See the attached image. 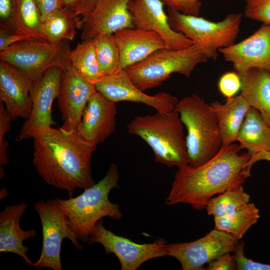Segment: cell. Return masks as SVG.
Here are the masks:
<instances>
[{"mask_svg":"<svg viewBox=\"0 0 270 270\" xmlns=\"http://www.w3.org/2000/svg\"><path fill=\"white\" fill-rule=\"evenodd\" d=\"M80 18L66 6L56 11L43 21V32L47 41L58 43L72 40L80 29Z\"/></svg>","mask_w":270,"mask_h":270,"instance_id":"obj_26","label":"cell"},{"mask_svg":"<svg viewBox=\"0 0 270 270\" xmlns=\"http://www.w3.org/2000/svg\"><path fill=\"white\" fill-rule=\"evenodd\" d=\"M237 270H270V264L254 262L247 258L244 254V243L240 242L234 252Z\"/></svg>","mask_w":270,"mask_h":270,"instance_id":"obj_34","label":"cell"},{"mask_svg":"<svg viewBox=\"0 0 270 270\" xmlns=\"http://www.w3.org/2000/svg\"><path fill=\"white\" fill-rule=\"evenodd\" d=\"M64 6L74 12L80 19L85 13L86 0H62Z\"/></svg>","mask_w":270,"mask_h":270,"instance_id":"obj_40","label":"cell"},{"mask_svg":"<svg viewBox=\"0 0 270 270\" xmlns=\"http://www.w3.org/2000/svg\"><path fill=\"white\" fill-rule=\"evenodd\" d=\"M237 142L251 157L262 152H270V126L259 112L250 106L240 128Z\"/></svg>","mask_w":270,"mask_h":270,"instance_id":"obj_24","label":"cell"},{"mask_svg":"<svg viewBox=\"0 0 270 270\" xmlns=\"http://www.w3.org/2000/svg\"><path fill=\"white\" fill-rule=\"evenodd\" d=\"M32 84L18 70L0 61V100L6 105L12 121L28 120L32 110L30 90Z\"/></svg>","mask_w":270,"mask_h":270,"instance_id":"obj_19","label":"cell"},{"mask_svg":"<svg viewBox=\"0 0 270 270\" xmlns=\"http://www.w3.org/2000/svg\"><path fill=\"white\" fill-rule=\"evenodd\" d=\"M119 178L118 166L112 164L102 179L84 188L80 194L66 200L56 198L68 218L70 230L78 240L86 242L96 224L102 218L116 220L122 218L119 206L111 202L108 197L112 188L119 187Z\"/></svg>","mask_w":270,"mask_h":270,"instance_id":"obj_3","label":"cell"},{"mask_svg":"<svg viewBox=\"0 0 270 270\" xmlns=\"http://www.w3.org/2000/svg\"><path fill=\"white\" fill-rule=\"evenodd\" d=\"M250 198V196L244 190L242 184H240L212 197L206 208L208 215L214 218L220 217L248 204Z\"/></svg>","mask_w":270,"mask_h":270,"instance_id":"obj_29","label":"cell"},{"mask_svg":"<svg viewBox=\"0 0 270 270\" xmlns=\"http://www.w3.org/2000/svg\"><path fill=\"white\" fill-rule=\"evenodd\" d=\"M28 206L22 202L5 208L0 213V252H11L20 256L28 264L32 265L28 258V247L23 242L36 236L34 230H24L20 225V218Z\"/></svg>","mask_w":270,"mask_h":270,"instance_id":"obj_21","label":"cell"},{"mask_svg":"<svg viewBox=\"0 0 270 270\" xmlns=\"http://www.w3.org/2000/svg\"><path fill=\"white\" fill-rule=\"evenodd\" d=\"M174 110L186 130L188 164L200 166L216 156L222 146L216 118L210 104L195 94L178 100Z\"/></svg>","mask_w":270,"mask_h":270,"instance_id":"obj_5","label":"cell"},{"mask_svg":"<svg viewBox=\"0 0 270 270\" xmlns=\"http://www.w3.org/2000/svg\"><path fill=\"white\" fill-rule=\"evenodd\" d=\"M208 60L192 45L178 50H158L124 70L134 85L144 92L161 85L174 73L189 78L198 64Z\"/></svg>","mask_w":270,"mask_h":270,"instance_id":"obj_7","label":"cell"},{"mask_svg":"<svg viewBox=\"0 0 270 270\" xmlns=\"http://www.w3.org/2000/svg\"><path fill=\"white\" fill-rule=\"evenodd\" d=\"M99 0H86L84 15L80 20V28L83 22L87 19Z\"/></svg>","mask_w":270,"mask_h":270,"instance_id":"obj_42","label":"cell"},{"mask_svg":"<svg viewBox=\"0 0 270 270\" xmlns=\"http://www.w3.org/2000/svg\"><path fill=\"white\" fill-rule=\"evenodd\" d=\"M44 21L48 16L65 6L62 0H34Z\"/></svg>","mask_w":270,"mask_h":270,"instance_id":"obj_37","label":"cell"},{"mask_svg":"<svg viewBox=\"0 0 270 270\" xmlns=\"http://www.w3.org/2000/svg\"><path fill=\"white\" fill-rule=\"evenodd\" d=\"M32 38L28 36L10 33L0 28V52L6 50L14 44Z\"/></svg>","mask_w":270,"mask_h":270,"instance_id":"obj_38","label":"cell"},{"mask_svg":"<svg viewBox=\"0 0 270 270\" xmlns=\"http://www.w3.org/2000/svg\"><path fill=\"white\" fill-rule=\"evenodd\" d=\"M168 11L171 28L192 40V45L208 59L214 60L219 49L235 43L242 16L240 13L230 14L220 21L212 22L170 8Z\"/></svg>","mask_w":270,"mask_h":270,"instance_id":"obj_6","label":"cell"},{"mask_svg":"<svg viewBox=\"0 0 270 270\" xmlns=\"http://www.w3.org/2000/svg\"><path fill=\"white\" fill-rule=\"evenodd\" d=\"M184 126L175 110L136 116L127 124L130 134L140 136L150 147L156 162L178 168L188 164Z\"/></svg>","mask_w":270,"mask_h":270,"instance_id":"obj_4","label":"cell"},{"mask_svg":"<svg viewBox=\"0 0 270 270\" xmlns=\"http://www.w3.org/2000/svg\"><path fill=\"white\" fill-rule=\"evenodd\" d=\"M68 40L58 43L32 38L14 44L0 52V60L20 72L32 84L52 67L70 65Z\"/></svg>","mask_w":270,"mask_h":270,"instance_id":"obj_8","label":"cell"},{"mask_svg":"<svg viewBox=\"0 0 270 270\" xmlns=\"http://www.w3.org/2000/svg\"><path fill=\"white\" fill-rule=\"evenodd\" d=\"M96 92L95 84L83 78L71 64L63 70L56 98L64 121L62 129L76 130L90 98Z\"/></svg>","mask_w":270,"mask_h":270,"instance_id":"obj_14","label":"cell"},{"mask_svg":"<svg viewBox=\"0 0 270 270\" xmlns=\"http://www.w3.org/2000/svg\"><path fill=\"white\" fill-rule=\"evenodd\" d=\"M241 86L240 76L236 72H228L224 74L218 82L219 91L226 99L234 96L241 89Z\"/></svg>","mask_w":270,"mask_h":270,"instance_id":"obj_32","label":"cell"},{"mask_svg":"<svg viewBox=\"0 0 270 270\" xmlns=\"http://www.w3.org/2000/svg\"><path fill=\"white\" fill-rule=\"evenodd\" d=\"M241 150L238 144L233 143L222 146L216 156L200 166L188 164L178 168L166 204L184 203L202 210L216 195L242 184L248 178L244 168L250 156Z\"/></svg>","mask_w":270,"mask_h":270,"instance_id":"obj_2","label":"cell"},{"mask_svg":"<svg viewBox=\"0 0 270 270\" xmlns=\"http://www.w3.org/2000/svg\"><path fill=\"white\" fill-rule=\"evenodd\" d=\"M16 6V0H0V27L6 26L12 18Z\"/></svg>","mask_w":270,"mask_h":270,"instance_id":"obj_39","label":"cell"},{"mask_svg":"<svg viewBox=\"0 0 270 270\" xmlns=\"http://www.w3.org/2000/svg\"><path fill=\"white\" fill-rule=\"evenodd\" d=\"M241 94L270 126V72L252 68L240 76Z\"/></svg>","mask_w":270,"mask_h":270,"instance_id":"obj_23","label":"cell"},{"mask_svg":"<svg viewBox=\"0 0 270 270\" xmlns=\"http://www.w3.org/2000/svg\"><path fill=\"white\" fill-rule=\"evenodd\" d=\"M164 5L160 0H129L128 8L134 27L157 33L170 50H182L192 46V40L171 28Z\"/></svg>","mask_w":270,"mask_h":270,"instance_id":"obj_15","label":"cell"},{"mask_svg":"<svg viewBox=\"0 0 270 270\" xmlns=\"http://www.w3.org/2000/svg\"><path fill=\"white\" fill-rule=\"evenodd\" d=\"M10 118L8 116L4 104H0V164L4 166L8 163L7 148L9 144L4 140V134L10 130L11 127Z\"/></svg>","mask_w":270,"mask_h":270,"instance_id":"obj_33","label":"cell"},{"mask_svg":"<svg viewBox=\"0 0 270 270\" xmlns=\"http://www.w3.org/2000/svg\"><path fill=\"white\" fill-rule=\"evenodd\" d=\"M71 66L85 79L94 84L104 76L92 40H85L70 50Z\"/></svg>","mask_w":270,"mask_h":270,"instance_id":"obj_28","label":"cell"},{"mask_svg":"<svg viewBox=\"0 0 270 270\" xmlns=\"http://www.w3.org/2000/svg\"><path fill=\"white\" fill-rule=\"evenodd\" d=\"M34 206L42 224V246L40 258L32 266L38 270H62L60 252L63 240L69 238L79 250L83 247L70 230L68 218L56 198L37 202Z\"/></svg>","mask_w":270,"mask_h":270,"instance_id":"obj_9","label":"cell"},{"mask_svg":"<svg viewBox=\"0 0 270 270\" xmlns=\"http://www.w3.org/2000/svg\"><path fill=\"white\" fill-rule=\"evenodd\" d=\"M94 84L97 91L116 104L121 101L144 104L160 112L172 111L178 100L175 96L166 92L152 96L144 93L134 85L124 70L106 76Z\"/></svg>","mask_w":270,"mask_h":270,"instance_id":"obj_13","label":"cell"},{"mask_svg":"<svg viewBox=\"0 0 270 270\" xmlns=\"http://www.w3.org/2000/svg\"><path fill=\"white\" fill-rule=\"evenodd\" d=\"M246 16L250 19L270 24V0H246Z\"/></svg>","mask_w":270,"mask_h":270,"instance_id":"obj_31","label":"cell"},{"mask_svg":"<svg viewBox=\"0 0 270 270\" xmlns=\"http://www.w3.org/2000/svg\"><path fill=\"white\" fill-rule=\"evenodd\" d=\"M0 28L10 33L47 41L43 32V21L34 0H16L13 17Z\"/></svg>","mask_w":270,"mask_h":270,"instance_id":"obj_25","label":"cell"},{"mask_svg":"<svg viewBox=\"0 0 270 270\" xmlns=\"http://www.w3.org/2000/svg\"><path fill=\"white\" fill-rule=\"evenodd\" d=\"M129 0H100L80 30L82 40H92L100 34H114L135 28L128 8Z\"/></svg>","mask_w":270,"mask_h":270,"instance_id":"obj_18","label":"cell"},{"mask_svg":"<svg viewBox=\"0 0 270 270\" xmlns=\"http://www.w3.org/2000/svg\"><path fill=\"white\" fill-rule=\"evenodd\" d=\"M210 105L218 120L222 146L237 142L240 128L250 107L242 94L226 99L224 104L215 101Z\"/></svg>","mask_w":270,"mask_h":270,"instance_id":"obj_22","label":"cell"},{"mask_svg":"<svg viewBox=\"0 0 270 270\" xmlns=\"http://www.w3.org/2000/svg\"><path fill=\"white\" fill-rule=\"evenodd\" d=\"M88 242V244L98 242L106 254H114L120 260L122 270H136L150 260L166 256L167 244L162 238L152 243H136L106 229L102 220L96 224Z\"/></svg>","mask_w":270,"mask_h":270,"instance_id":"obj_11","label":"cell"},{"mask_svg":"<svg viewBox=\"0 0 270 270\" xmlns=\"http://www.w3.org/2000/svg\"><path fill=\"white\" fill-rule=\"evenodd\" d=\"M260 218L259 210L254 204L248 202L226 215L214 218L215 228L240 240Z\"/></svg>","mask_w":270,"mask_h":270,"instance_id":"obj_27","label":"cell"},{"mask_svg":"<svg viewBox=\"0 0 270 270\" xmlns=\"http://www.w3.org/2000/svg\"><path fill=\"white\" fill-rule=\"evenodd\" d=\"M168 8L182 14L200 16L202 2L200 0H160Z\"/></svg>","mask_w":270,"mask_h":270,"instance_id":"obj_35","label":"cell"},{"mask_svg":"<svg viewBox=\"0 0 270 270\" xmlns=\"http://www.w3.org/2000/svg\"><path fill=\"white\" fill-rule=\"evenodd\" d=\"M120 53V69L136 64L154 52L168 48L157 33L136 28H126L114 34Z\"/></svg>","mask_w":270,"mask_h":270,"instance_id":"obj_20","label":"cell"},{"mask_svg":"<svg viewBox=\"0 0 270 270\" xmlns=\"http://www.w3.org/2000/svg\"><path fill=\"white\" fill-rule=\"evenodd\" d=\"M116 103L97 91L89 99L76 131L86 142L97 146L114 131Z\"/></svg>","mask_w":270,"mask_h":270,"instance_id":"obj_17","label":"cell"},{"mask_svg":"<svg viewBox=\"0 0 270 270\" xmlns=\"http://www.w3.org/2000/svg\"><path fill=\"white\" fill-rule=\"evenodd\" d=\"M92 42L100 68L104 76L116 73L120 69V53L114 34H100Z\"/></svg>","mask_w":270,"mask_h":270,"instance_id":"obj_30","label":"cell"},{"mask_svg":"<svg viewBox=\"0 0 270 270\" xmlns=\"http://www.w3.org/2000/svg\"><path fill=\"white\" fill-rule=\"evenodd\" d=\"M62 71L60 67L51 68L32 82L30 90L32 112L16 136V142L32 138L40 129L56 125L52 117V108L53 102L58 95Z\"/></svg>","mask_w":270,"mask_h":270,"instance_id":"obj_12","label":"cell"},{"mask_svg":"<svg viewBox=\"0 0 270 270\" xmlns=\"http://www.w3.org/2000/svg\"><path fill=\"white\" fill-rule=\"evenodd\" d=\"M32 163L48 184L66 191L72 197L77 188L94 185L91 162L96 146L75 131L52 126L36 132Z\"/></svg>","mask_w":270,"mask_h":270,"instance_id":"obj_1","label":"cell"},{"mask_svg":"<svg viewBox=\"0 0 270 270\" xmlns=\"http://www.w3.org/2000/svg\"><path fill=\"white\" fill-rule=\"evenodd\" d=\"M208 270H237L234 255L230 252L223 254L208 263Z\"/></svg>","mask_w":270,"mask_h":270,"instance_id":"obj_36","label":"cell"},{"mask_svg":"<svg viewBox=\"0 0 270 270\" xmlns=\"http://www.w3.org/2000/svg\"><path fill=\"white\" fill-rule=\"evenodd\" d=\"M262 160L270 162V152L262 151L250 157V159L244 168V172L248 178L251 176L250 172L252 165L256 162Z\"/></svg>","mask_w":270,"mask_h":270,"instance_id":"obj_41","label":"cell"},{"mask_svg":"<svg viewBox=\"0 0 270 270\" xmlns=\"http://www.w3.org/2000/svg\"><path fill=\"white\" fill-rule=\"evenodd\" d=\"M218 52L240 76L252 68L270 72V24H262L246 38Z\"/></svg>","mask_w":270,"mask_h":270,"instance_id":"obj_16","label":"cell"},{"mask_svg":"<svg viewBox=\"0 0 270 270\" xmlns=\"http://www.w3.org/2000/svg\"><path fill=\"white\" fill-rule=\"evenodd\" d=\"M239 242L231 234L214 228L194 241L166 244V256L176 258L183 270H205L206 264L223 254L234 252Z\"/></svg>","mask_w":270,"mask_h":270,"instance_id":"obj_10","label":"cell"}]
</instances>
